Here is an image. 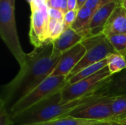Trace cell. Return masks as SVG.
<instances>
[{
    "label": "cell",
    "instance_id": "obj_1",
    "mask_svg": "<svg viewBox=\"0 0 126 125\" xmlns=\"http://www.w3.org/2000/svg\"><path fill=\"white\" fill-rule=\"evenodd\" d=\"M61 54L53 49L52 43L35 48L27 54L26 62L16 76L2 87L0 100L9 108L50 76Z\"/></svg>",
    "mask_w": 126,
    "mask_h": 125
},
{
    "label": "cell",
    "instance_id": "obj_2",
    "mask_svg": "<svg viewBox=\"0 0 126 125\" xmlns=\"http://www.w3.org/2000/svg\"><path fill=\"white\" fill-rule=\"evenodd\" d=\"M111 77L93 91L73 100L63 101L61 98V91L21 114L13 117L14 125H34L69 116L73 112L84 108L107 96L106 85Z\"/></svg>",
    "mask_w": 126,
    "mask_h": 125
},
{
    "label": "cell",
    "instance_id": "obj_3",
    "mask_svg": "<svg viewBox=\"0 0 126 125\" xmlns=\"http://www.w3.org/2000/svg\"><path fill=\"white\" fill-rule=\"evenodd\" d=\"M0 35L20 68L25 62L27 54L21 46L15 19V0H0Z\"/></svg>",
    "mask_w": 126,
    "mask_h": 125
},
{
    "label": "cell",
    "instance_id": "obj_4",
    "mask_svg": "<svg viewBox=\"0 0 126 125\" xmlns=\"http://www.w3.org/2000/svg\"><path fill=\"white\" fill-rule=\"evenodd\" d=\"M67 85L65 76H49L35 88L14 103L8 110L11 117L27 111L40 102L61 92Z\"/></svg>",
    "mask_w": 126,
    "mask_h": 125
},
{
    "label": "cell",
    "instance_id": "obj_5",
    "mask_svg": "<svg viewBox=\"0 0 126 125\" xmlns=\"http://www.w3.org/2000/svg\"><path fill=\"white\" fill-rule=\"evenodd\" d=\"M81 43L86 48V53L67 77V80L83 69L100 62L106 59L109 55L116 52L109 38L103 33L86 37Z\"/></svg>",
    "mask_w": 126,
    "mask_h": 125
},
{
    "label": "cell",
    "instance_id": "obj_6",
    "mask_svg": "<svg viewBox=\"0 0 126 125\" xmlns=\"http://www.w3.org/2000/svg\"><path fill=\"white\" fill-rule=\"evenodd\" d=\"M111 76L108 66H106L89 77L73 84H67L61 91V98L63 101L80 98L104 84Z\"/></svg>",
    "mask_w": 126,
    "mask_h": 125
},
{
    "label": "cell",
    "instance_id": "obj_7",
    "mask_svg": "<svg viewBox=\"0 0 126 125\" xmlns=\"http://www.w3.org/2000/svg\"><path fill=\"white\" fill-rule=\"evenodd\" d=\"M30 4L31 7V21L29 37L31 43L35 48H38L47 43H49L48 40L49 18H46L34 2L32 1Z\"/></svg>",
    "mask_w": 126,
    "mask_h": 125
},
{
    "label": "cell",
    "instance_id": "obj_8",
    "mask_svg": "<svg viewBox=\"0 0 126 125\" xmlns=\"http://www.w3.org/2000/svg\"><path fill=\"white\" fill-rule=\"evenodd\" d=\"M111 96H106L101 99L82 108L78 111H75L69 116L87 119L97 121H113V120H126L117 119L113 116L111 111Z\"/></svg>",
    "mask_w": 126,
    "mask_h": 125
},
{
    "label": "cell",
    "instance_id": "obj_9",
    "mask_svg": "<svg viewBox=\"0 0 126 125\" xmlns=\"http://www.w3.org/2000/svg\"><path fill=\"white\" fill-rule=\"evenodd\" d=\"M86 53V48L79 43L74 47L61 54V59L50 76L68 77L75 66L79 63Z\"/></svg>",
    "mask_w": 126,
    "mask_h": 125
},
{
    "label": "cell",
    "instance_id": "obj_10",
    "mask_svg": "<svg viewBox=\"0 0 126 125\" xmlns=\"http://www.w3.org/2000/svg\"><path fill=\"white\" fill-rule=\"evenodd\" d=\"M119 4H121L117 1H113L98 8L94 12V15L89 24L86 37L103 33L106 22L108 21L109 18H110L115 8Z\"/></svg>",
    "mask_w": 126,
    "mask_h": 125
},
{
    "label": "cell",
    "instance_id": "obj_11",
    "mask_svg": "<svg viewBox=\"0 0 126 125\" xmlns=\"http://www.w3.org/2000/svg\"><path fill=\"white\" fill-rule=\"evenodd\" d=\"M103 33L106 36L126 34V9L122 4L115 8L106 22Z\"/></svg>",
    "mask_w": 126,
    "mask_h": 125
},
{
    "label": "cell",
    "instance_id": "obj_12",
    "mask_svg": "<svg viewBox=\"0 0 126 125\" xmlns=\"http://www.w3.org/2000/svg\"><path fill=\"white\" fill-rule=\"evenodd\" d=\"M83 38L81 35L75 31L72 27L66 28L62 34L52 41L53 49L61 54L81 43Z\"/></svg>",
    "mask_w": 126,
    "mask_h": 125
},
{
    "label": "cell",
    "instance_id": "obj_13",
    "mask_svg": "<svg viewBox=\"0 0 126 125\" xmlns=\"http://www.w3.org/2000/svg\"><path fill=\"white\" fill-rule=\"evenodd\" d=\"M94 13V12L92 10L86 7H83L78 11L76 19L72 24V28L81 35L83 38L87 36V29Z\"/></svg>",
    "mask_w": 126,
    "mask_h": 125
},
{
    "label": "cell",
    "instance_id": "obj_14",
    "mask_svg": "<svg viewBox=\"0 0 126 125\" xmlns=\"http://www.w3.org/2000/svg\"><path fill=\"white\" fill-rule=\"evenodd\" d=\"M106 91L109 96L126 95V69L111 76Z\"/></svg>",
    "mask_w": 126,
    "mask_h": 125
},
{
    "label": "cell",
    "instance_id": "obj_15",
    "mask_svg": "<svg viewBox=\"0 0 126 125\" xmlns=\"http://www.w3.org/2000/svg\"><path fill=\"white\" fill-rule=\"evenodd\" d=\"M106 66H107V60L106 59H105L100 62H98L95 64L91 65V66L83 69V70H81L80 71H79L78 73H77L76 74L72 76L70 79H69L67 80V84H73V83H75L84 78L89 77L94 74L97 71L102 70L103 69H104Z\"/></svg>",
    "mask_w": 126,
    "mask_h": 125
},
{
    "label": "cell",
    "instance_id": "obj_16",
    "mask_svg": "<svg viewBox=\"0 0 126 125\" xmlns=\"http://www.w3.org/2000/svg\"><path fill=\"white\" fill-rule=\"evenodd\" d=\"M107 66L111 75L116 74L126 69V59L120 53L114 52L109 55L107 58Z\"/></svg>",
    "mask_w": 126,
    "mask_h": 125
},
{
    "label": "cell",
    "instance_id": "obj_17",
    "mask_svg": "<svg viewBox=\"0 0 126 125\" xmlns=\"http://www.w3.org/2000/svg\"><path fill=\"white\" fill-rule=\"evenodd\" d=\"M111 111L117 119H126V95L111 96Z\"/></svg>",
    "mask_w": 126,
    "mask_h": 125
},
{
    "label": "cell",
    "instance_id": "obj_18",
    "mask_svg": "<svg viewBox=\"0 0 126 125\" xmlns=\"http://www.w3.org/2000/svg\"><path fill=\"white\" fill-rule=\"evenodd\" d=\"M116 52L123 53L126 50V34H115L107 36Z\"/></svg>",
    "mask_w": 126,
    "mask_h": 125
},
{
    "label": "cell",
    "instance_id": "obj_19",
    "mask_svg": "<svg viewBox=\"0 0 126 125\" xmlns=\"http://www.w3.org/2000/svg\"><path fill=\"white\" fill-rule=\"evenodd\" d=\"M14 122L5 104L0 100V125H13Z\"/></svg>",
    "mask_w": 126,
    "mask_h": 125
},
{
    "label": "cell",
    "instance_id": "obj_20",
    "mask_svg": "<svg viewBox=\"0 0 126 125\" xmlns=\"http://www.w3.org/2000/svg\"><path fill=\"white\" fill-rule=\"evenodd\" d=\"M78 11L77 10H69L67 13H66L63 15V24L65 26V29L68 27H72V24H74L77 15H78Z\"/></svg>",
    "mask_w": 126,
    "mask_h": 125
},
{
    "label": "cell",
    "instance_id": "obj_21",
    "mask_svg": "<svg viewBox=\"0 0 126 125\" xmlns=\"http://www.w3.org/2000/svg\"><path fill=\"white\" fill-rule=\"evenodd\" d=\"M49 18L55 19L57 21H63L64 14L61 12V10L49 7Z\"/></svg>",
    "mask_w": 126,
    "mask_h": 125
},
{
    "label": "cell",
    "instance_id": "obj_22",
    "mask_svg": "<svg viewBox=\"0 0 126 125\" xmlns=\"http://www.w3.org/2000/svg\"><path fill=\"white\" fill-rule=\"evenodd\" d=\"M84 7L90 8L94 12H95L98 8L102 7L101 0H88Z\"/></svg>",
    "mask_w": 126,
    "mask_h": 125
},
{
    "label": "cell",
    "instance_id": "obj_23",
    "mask_svg": "<svg viewBox=\"0 0 126 125\" xmlns=\"http://www.w3.org/2000/svg\"><path fill=\"white\" fill-rule=\"evenodd\" d=\"M89 125H126V120L101 121V122Z\"/></svg>",
    "mask_w": 126,
    "mask_h": 125
},
{
    "label": "cell",
    "instance_id": "obj_24",
    "mask_svg": "<svg viewBox=\"0 0 126 125\" xmlns=\"http://www.w3.org/2000/svg\"><path fill=\"white\" fill-rule=\"evenodd\" d=\"M62 0H47V5L49 7L61 10Z\"/></svg>",
    "mask_w": 126,
    "mask_h": 125
},
{
    "label": "cell",
    "instance_id": "obj_25",
    "mask_svg": "<svg viewBox=\"0 0 126 125\" xmlns=\"http://www.w3.org/2000/svg\"><path fill=\"white\" fill-rule=\"evenodd\" d=\"M78 10V1L77 0H68V11L69 10Z\"/></svg>",
    "mask_w": 126,
    "mask_h": 125
},
{
    "label": "cell",
    "instance_id": "obj_26",
    "mask_svg": "<svg viewBox=\"0 0 126 125\" xmlns=\"http://www.w3.org/2000/svg\"><path fill=\"white\" fill-rule=\"evenodd\" d=\"M61 10L63 14L68 12V0H62Z\"/></svg>",
    "mask_w": 126,
    "mask_h": 125
},
{
    "label": "cell",
    "instance_id": "obj_27",
    "mask_svg": "<svg viewBox=\"0 0 126 125\" xmlns=\"http://www.w3.org/2000/svg\"><path fill=\"white\" fill-rule=\"evenodd\" d=\"M88 0H77L78 1V10L83 7Z\"/></svg>",
    "mask_w": 126,
    "mask_h": 125
},
{
    "label": "cell",
    "instance_id": "obj_28",
    "mask_svg": "<svg viewBox=\"0 0 126 125\" xmlns=\"http://www.w3.org/2000/svg\"><path fill=\"white\" fill-rule=\"evenodd\" d=\"M122 5L125 7L126 9V0H124L123 1V4H122Z\"/></svg>",
    "mask_w": 126,
    "mask_h": 125
},
{
    "label": "cell",
    "instance_id": "obj_29",
    "mask_svg": "<svg viewBox=\"0 0 126 125\" xmlns=\"http://www.w3.org/2000/svg\"><path fill=\"white\" fill-rule=\"evenodd\" d=\"M27 1L29 2V4H30V3L32 2V0H27Z\"/></svg>",
    "mask_w": 126,
    "mask_h": 125
},
{
    "label": "cell",
    "instance_id": "obj_30",
    "mask_svg": "<svg viewBox=\"0 0 126 125\" xmlns=\"http://www.w3.org/2000/svg\"><path fill=\"white\" fill-rule=\"evenodd\" d=\"M120 3H121V4H123V1H124V0H120Z\"/></svg>",
    "mask_w": 126,
    "mask_h": 125
}]
</instances>
